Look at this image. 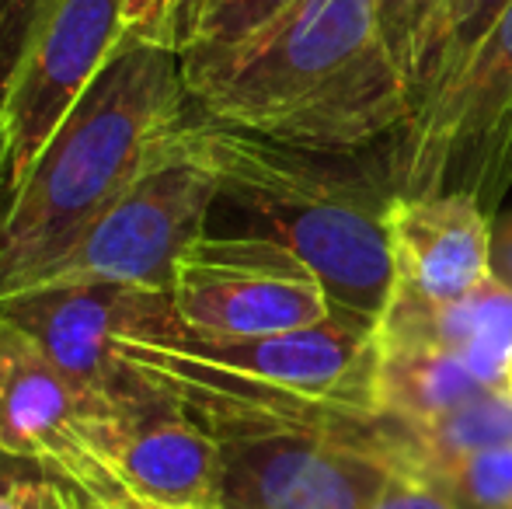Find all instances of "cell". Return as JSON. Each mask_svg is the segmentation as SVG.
<instances>
[{
    "label": "cell",
    "mask_w": 512,
    "mask_h": 509,
    "mask_svg": "<svg viewBox=\"0 0 512 509\" xmlns=\"http://www.w3.org/2000/svg\"><path fill=\"white\" fill-rule=\"evenodd\" d=\"M380 342H418L460 356L488 387H506L512 370V286L488 276L453 304L394 293L373 328Z\"/></svg>",
    "instance_id": "obj_13"
},
{
    "label": "cell",
    "mask_w": 512,
    "mask_h": 509,
    "mask_svg": "<svg viewBox=\"0 0 512 509\" xmlns=\"http://www.w3.org/2000/svg\"><path fill=\"white\" fill-rule=\"evenodd\" d=\"M206 4H209V0H192V4H189V14H185V32H182V42H185V35H189L192 21H196V14L203 11ZM178 49H182V46H178Z\"/></svg>",
    "instance_id": "obj_26"
},
{
    "label": "cell",
    "mask_w": 512,
    "mask_h": 509,
    "mask_svg": "<svg viewBox=\"0 0 512 509\" xmlns=\"http://www.w3.org/2000/svg\"><path fill=\"white\" fill-rule=\"evenodd\" d=\"M481 391H488V384L474 377L460 356L436 346H418V342L377 339L373 401L387 419H398L401 426L415 429L464 405Z\"/></svg>",
    "instance_id": "obj_14"
},
{
    "label": "cell",
    "mask_w": 512,
    "mask_h": 509,
    "mask_svg": "<svg viewBox=\"0 0 512 509\" xmlns=\"http://www.w3.org/2000/svg\"><path fill=\"white\" fill-rule=\"evenodd\" d=\"M492 276L512 286V217L502 224L499 238H492Z\"/></svg>",
    "instance_id": "obj_23"
},
{
    "label": "cell",
    "mask_w": 512,
    "mask_h": 509,
    "mask_svg": "<svg viewBox=\"0 0 512 509\" xmlns=\"http://www.w3.org/2000/svg\"><path fill=\"white\" fill-rule=\"evenodd\" d=\"M370 509H457L436 485L422 482L418 475L408 471H394L387 489L377 496V503Z\"/></svg>",
    "instance_id": "obj_22"
},
{
    "label": "cell",
    "mask_w": 512,
    "mask_h": 509,
    "mask_svg": "<svg viewBox=\"0 0 512 509\" xmlns=\"http://www.w3.org/2000/svg\"><path fill=\"white\" fill-rule=\"evenodd\" d=\"M182 70L199 119L314 154L352 157L411 119L370 0H300L248 46Z\"/></svg>",
    "instance_id": "obj_1"
},
{
    "label": "cell",
    "mask_w": 512,
    "mask_h": 509,
    "mask_svg": "<svg viewBox=\"0 0 512 509\" xmlns=\"http://www.w3.org/2000/svg\"><path fill=\"white\" fill-rule=\"evenodd\" d=\"M0 314L39 339L102 419L140 384V370L122 360L119 342L161 339L178 328L171 293L112 283L39 286L0 300Z\"/></svg>",
    "instance_id": "obj_9"
},
{
    "label": "cell",
    "mask_w": 512,
    "mask_h": 509,
    "mask_svg": "<svg viewBox=\"0 0 512 509\" xmlns=\"http://www.w3.org/2000/svg\"><path fill=\"white\" fill-rule=\"evenodd\" d=\"M220 509H370L394 468L373 450L317 433H223Z\"/></svg>",
    "instance_id": "obj_10"
},
{
    "label": "cell",
    "mask_w": 512,
    "mask_h": 509,
    "mask_svg": "<svg viewBox=\"0 0 512 509\" xmlns=\"http://www.w3.org/2000/svg\"><path fill=\"white\" fill-rule=\"evenodd\" d=\"M182 147L213 175L220 199L251 213L317 272L335 318L377 328L394 286L387 241L394 192L349 157L286 147L199 116L182 129Z\"/></svg>",
    "instance_id": "obj_3"
},
{
    "label": "cell",
    "mask_w": 512,
    "mask_h": 509,
    "mask_svg": "<svg viewBox=\"0 0 512 509\" xmlns=\"http://www.w3.org/2000/svg\"><path fill=\"white\" fill-rule=\"evenodd\" d=\"M0 509H74V503L49 478H21L0 471Z\"/></svg>",
    "instance_id": "obj_21"
},
{
    "label": "cell",
    "mask_w": 512,
    "mask_h": 509,
    "mask_svg": "<svg viewBox=\"0 0 512 509\" xmlns=\"http://www.w3.org/2000/svg\"><path fill=\"white\" fill-rule=\"evenodd\" d=\"M377 14L380 39H384L391 60L398 63L401 77L408 84L411 109H415V88L422 77L425 56L443 21L446 0H370Z\"/></svg>",
    "instance_id": "obj_18"
},
{
    "label": "cell",
    "mask_w": 512,
    "mask_h": 509,
    "mask_svg": "<svg viewBox=\"0 0 512 509\" xmlns=\"http://www.w3.org/2000/svg\"><path fill=\"white\" fill-rule=\"evenodd\" d=\"M422 482L436 485L457 509H512V443L457 457Z\"/></svg>",
    "instance_id": "obj_19"
},
{
    "label": "cell",
    "mask_w": 512,
    "mask_h": 509,
    "mask_svg": "<svg viewBox=\"0 0 512 509\" xmlns=\"http://www.w3.org/2000/svg\"><path fill=\"white\" fill-rule=\"evenodd\" d=\"M509 443H512V394L506 387H488V391L474 394V398L450 408L439 419L411 429V447L394 471H408V475L425 478L464 454L509 447Z\"/></svg>",
    "instance_id": "obj_15"
},
{
    "label": "cell",
    "mask_w": 512,
    "mask_h": 509,
    "mask_svg": "<svg viewBox=\"0 0 512 509\" xmlns=\"http://www.w3.org/2000/svg\"><path fill=\"white\" fill-rule=\"evenodd\" d=\"M189 0H126V35L178 49Z\"/></svg>",
    "instance_id": "obj_20"
},
{
    "label": "cell",
    "mask_w": 512,
    "mask_h": 509,
    "mask_svg": "<svg viewBox=\"0 0 512 509\" xmlns=\"http://www.w3.org/2000/svg\"><path fill=\"white\" fill-rule=\"evenodd\" d=\"M512 185V4L425 112L408 119L391 157L398 196H471L492 217Z\"/></svg>",
    "instance_id": "obj_5"
},
{
    "label": "cell",
    "mask_w": 512,
    "mask_h": 509,
    "mask_svg": "<svg viewBox=\"0 0 512 509\" xmlns=\"http://www.w3.org/2000/svg\"><path fill=\"white\" fill-rule=\"evenodd\" d=\"M216 199L220 189L213 175L182 147L178 133L175 150L157 168H150L126 196L115 199L67 252L35 272L18 293L81 283L171 293L178 258L206 234Z\"/></svg>",
    "instance_id": "obj_6"
},
{
    "label": "cell",
    "mask_w": 512,
    "mask_h": 509,
    "mask_svg": "<svg viewBox=\"0 0 512 509\" xmlns=\"http://www.w3.org/2000/svg\"><path fill=\"white\" fill-rule=\"evenodd\" d=\"M7 175H11V143H7L4 109H0V199L7 192Z\"/></svg>",
    "instance_id": "obj_25"
},
{
    "label": "cell",
    "mask_w": 512,
    "mask_h": 509,
    "mask_svg": "<svg viewBox=\"0 0 512 509\" xmlns=\"http://www.w3.org/2000/svg\"><path fill=\"white\" fill-rule=\"evenodd\" d=\"M105 426L126 492L168 509H220V447L171 387L140 370Z\"/></svg>",
    "instance_id": "obj_11"
},
{
    "label": "cell",
    "mask_w": 512,
    "mask_h": 509,
    "mask_svg": "<svg viewBox=\"0 0 512 509\" xmlns=\"http://www.w3.org/2000/svg\"><path fill=\"white\" fill-rule=\"evenodd\" d=\"M300 0H209L196 14L189 35L182 42V63L199 67V63L220 60L234 49L248 46L262 32H269L279 18L297 7Z\"/></svg>",
    "instance_id": "obj_17"
},
{
    "label": "cell",
    "mask_w": 512,
    "mask_h": 509,
    "mask_svg": "<svg viewBox=\"0 0 512 509\" xmlns=\"http://www.w3.org/2000/svg\"><path fill=\"white\" fill-rule=\"evenodd\" d=\"M509 4L512 0H446L443 21H439V32L432 39L429 56H425L422 77H418L411 116L425 112L446 88H453V81L464 74V67L474 60V53Z\"/></svg>",
    "instance_id": "obj_16"
},
{
    "label": "cell",
    "mask_w": 512,
    "mask_h": 509,
    "mask_svg": "<svg viewBox=\"0 0 512 509\" xmlns=\"http://www.w3.org/2000/svg\"><path fill=\"white\" fill-rule=\"evenodd\" d=\"M74 506L77 509H168V506L150 503V499L133 496V492H122V496H112V499H95V503H81V499H74Z\"/></svg>",
    "instance_id": "obj_24"
},
{
    "label": "cell",
    "mask_w": 512,
    "mask_h": 509,
    "mask_svg": "<svg viewBox=\"0 0 512 509\" xmlns=\"http://www.w3.org/2000/svg\"><path fill=\"white\" fill-rule=\"evenodd\" d=\"M196 116L182 53L126 35L0 203V300L60 258Z\"/></svg>",
    "instance_id": "obj_2"
},
{
    "label": "cell",
    "mask_w": 512,
    "mask_h": 509,
    "mask_svg": "<svg viewBox=\"0 0 512 509\" xmlns=\"http://www.w3.org/2000/svg\"><path fill=\"white\" fill-rule=\"evenodd\" d=\"M189 4H192V0H189Z\"/></svg>",
    "instance_id": "obj_29"
},
{
    "label": "cell",
    "mask_w": 512,
    "mask_h": 509,
    "mask_svg": "<svg viewBox=\"0 0 512 509\" xmlns=\"http://www.w3.org/2000/svg\"><path fill=\"white\" fill-rule=\"evenodd\" d=\"M394 293L453 304L492 276V220L460 192L398 196L387 206Z\"/></svg>",
    "instance_id": "obj_12"
},
{
    "label": "cell",
    "mask_w": 512,
    "mask_h": 509,
    "mask_svg": "<svg viewBox=\"0 0 512 509\" xmlns=\"http://www.w3.org/2000/svg\"><path fill=\"white\" fill-rule=\"evenodd\" d=\"M175 332L192 339H258L335 318L317 272L269 234H203L178 258Z\"/></svg>",
    "instance_id": "obj_7"
},
{
    "label": "cell",
    "mask_w": 512,
    "mask_h": 509,
    "mask_svg": "<svg viewBox=\"0 0 512 509\" xmlns=\"http://www.w3.org/2000/svg\"><path fill=\"white\" fill-rule=\"evenodd\" d=\"M0 457L81 503L122 496L108 426L32 332L0 314Z\"/></svg>",
    "instance_id": "obj_8"
},
{
    "label": "cell",
    "mask_w": 512,
    "mask_h": 509,
    "mask_svg": "<svg viewBox=\"0 0 512 509\" xmlns=\"http://www.w3.org/2000/svg\"><path fill=\"white\" fill-rule=\"evenodd\" d=\"M126 39V0H0V109L18 185Z\"/></svg>",
    "instance_id": "obj_4"
},
{
    "label": "cell",
    "mask_w": 512,
    "mask_h": 509,
    "mask_svg": "<svg viewBox=\"0 0 512 509\" xmlns=\"http://www.w3.org/2000/svg\"><path fill=\"white\" fill-rule=\"evenodd\" d=\"M70 503H74V499H70ZM74 509H77V506H74Z\"/></svg>",
    "instance_id": "obj_28"
},
{
    "label": "cell",
    "mask_w": 512,
    "mask_h": 509,
    "mask_svg": "<svg viewBox=\"0 0 512 509\" xmlns=\"http://www.w3.org/2000/svg\"><path fill=\"white\" fill-rule=\"evenodd\" d=\"M506 391L512 394V370H509V381H506Z\"/></svg>",
    "instance_id": "obj_27"
}]
</instances>
